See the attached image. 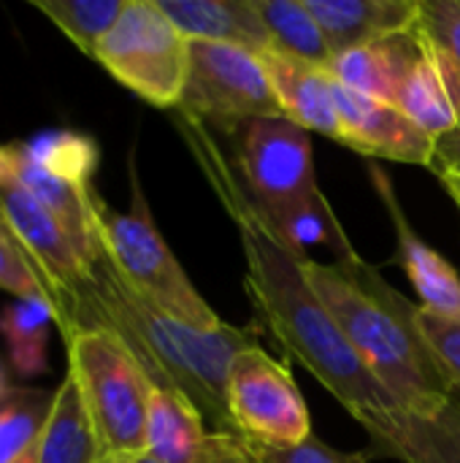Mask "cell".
Returning <instances> with one entry per match:
<instances>
[{"mask_svg":"<svg viewBox=\"0 0 460 463\" xmlns=\"http://www.w3.org/2000/svg\"><path fill=\"white\" fill-rule=\"evenodd\" d=\"M184 138L203 168L214 195L230 214L247 258V293L263 328L298 361L361 426L396 412L393 396L369 374L333 315L304 271V258L290 252L263 222L239 171L220 155L206 125L184 117Z\"/></svg>","mask_w":460,"mask_h":463,"instance_id":"cell-1","label":"cell"},{"mask_svg":"<svg viewBox=\"0 0 460 463\" xmlns=\"http://www.w3.org/2000/svg\"><path fill=\"white\" fill-rule=\"evenodd\" d=\"M418 326L442 364V372L450 385V402L460 407V323L442 320L418 307Z\"/></svg>","mask_w":460,"mask_h":463,"instance_id":"cell-29","label":"cell"},{"mask_svg":"<svg viewBox=\"0 0 460 463\" xmlns=\"http://www.w3.org/2000/svg\"><path fill=\"white\" fill-rule=\"evenodd\" d=\"M0 288L11 293L14 298H52L54 301V290L49 288L43 274L35 269V263L27 258V252L19 247V241L14 239L3 217H0Z\"/></svg>","mask_w":460,"mask_h":463,"instance_id":"cell-27","label":"cell"},{"mask_svg":"<svg viewBox=\"0 0 460 463\" xmlns=\"http://www.w3.org/2000/svg\"><path fill=\"white\" fill-rule=\"evenodd\" d=\"M79 323H103L117 331L141 361L155 388L182 393L211 431L239 434L225 399L228 369L241 350L260 347L258 328H233L228 323L198 328L163 312L114 271L103 250L81 293Z\"/></svg>","mask_w":460,"mask_h":463,"instance_id":"cell-2","label":"cell"},{"mask_svg":"<svg viewBox=\"0 0 460 463\" xmlns=\"http://www.w3.org/2000/svg\"><path fill=\"white\" fill-rule=\"evenodd\" d=\"M252 453H255V463H369L374 458V453L336 450V448L320 442L314 434L298 445H285V448L252 445Z\"/></svg>","mask_w":460,"mask_h":463,"instance_id":"cell-30","label":"cell"},{"mask_svg":"<svg viewBox=\"0 0 460 463\" xmlns=\"http://www.w3.org/2000/svg\"><path fill=\"white\" fill-rule=\"evenodd\" d=\"M5 396V380H3V372H0V399Z\"/></svg>","mask_w":460,"mask_h":463,"instance_id":"cell-36","label":"cell"},{"mask_svg":"<svg viewBox=\"0 0 460 463\" xmlns=\"http://www.w3.org/2000/svg\"><path fill=\"white\" fill-rule=\"evenodd\" d=\"M133 463H157V461H155V458H149L146 453H141V456H138V458H136Z\"/></svg>","mask_w":460,"mask_h":463,"instance_id":"cell-35","label":"cell"},{"mask_svg":"<svg viewBox=\"0 0 460 463\" xmlns=\"http://www.w3.org/2000/svg\"><path fill=\"white\" fill-rule=\"evenodd\" d=\"M127 0H33L84 54L95 57L98 43L117 24Z\"/></svg>","mask_w":460,"mask_h":463,"instance_id":"cell-26","label":"cell"},{"mask_svg":"<svg viewBox=\"0 0 460 463\" xmlns=\"http://www.w3.org/2000/svg\"><path fill=\"white\" fill-rule=\"evenodd\" d=\"M263 217V214H260ZM263 222L271 228V233L296 255L309 258V247H328L336 260H352L358 258L350 236L344 233L342 222L336 220L331 203L325 195H317L306 203H298L293 209L277 212L263 217Z\"/></svg>","mask_w":460,"mask_h":463,"instance_id":"cell-21","label":"cell"},{"mask_svg":"<svg viewBox=\"0 0 460 463\" xmlns=\"http://www.w3.org/2000/svg\"><path fill=\"white\" fill-rule=\"evenodd\" d=\"M225 399L236 431L252 445L285 448L312 437L309 407L287 361H277L263 347H247L233 358Z\"/></svg>","mask_w":460,"mask_h":463,"instance_id":"cell-8","label":"cell"},{"mask_svg":"<svg viewBox=\"0 0 460 463\" xmlns=\"http://www.w3.org/2000/svg\"><path fill=\"white\" fill-rule=\"evenodd\" d=\"M146 456L157 463H255L252 445L241 434L211 431L203 415L168 388L152 391Z\"/></svg>","mask_w":460,"mask_h":463,"instance_id":"cell-11","label":"cell"},{"mask_svg":"<svg viewBox=\"0 0 460 463\" xmlns=\"http://www.w3.org/2000/svg\"><path fill=\"white\" fill-rule=\"evenodd\" d=\"M241 184L255 209L268 217L323 195L309 130L287 117H260L241 128L236 155Z\"/></svg>","mask_w":460,"mask_h":463,"instance_id":"cell-9","label":"cell"},{"mask_svg":"<svg viewBox=\"0 0 460 463\" xmlns=\"http://www.w3.org/2000/svg\"><path fill=\"white\" fill-rule=\"evenodd\" d=\"M68 377L76 383L103 456L146 453V423L155 383L103 323H76L68 334Z\"/></svg>","mask_w":460,"mask_h":463,"instance_id":"cell-4","label":"cell"},{"mask_svg":"<svg viewBox=\"0 0 460 463\" xmlns=\"http://www.w3.org/2000/svg\"><path fill=\"white\" fill-rule=\"evenodd\" d=\"M453 174H458V176H460V168H458V171H453ZM445 176H447V174H445Z\"/></svg>","mask_w":460,"mask_h":463,"instance_id":"cell-38","label":"cell"},{"mask_svg":"<svg viewBox=\"0 0 460 463\" xmlns=\"http://www.w3.org/2000/svg\"><path fill=\"white\" fill-rule=\"evenodd\" d=\"M54 393L38 388L5 391L0 399V463L19 461L43 431Z\"/></svg>","mask_w":460,"mask_h":463,"instance_id":"cell-24","label":"cell"},{"mask_svg":"<svg viewBox=\"0 0 460 463\" xmlns=\"http://www.w3.org/2000/svg\"><path fill=\"white\" fill-rule=\"evenodd\" d=\"M369 176L393 220L396 228V239H399V263L404 269V274L409 277L418 298H420V309L442 317V320H453L460 323V274L458 269L434 247H428L420 233L409 225L393 182L377 168H369Z\"/></svg>","mask_w":460,"mask_h":463,"instance_id":"cell-13","label":"cell"},{"mask_svg":"<svg viewBox=\"0 0 460 463\" xmlns=\"http://www.w3.org/2000/svg\"><path fill=\"white\" fill-rule=\"evenodd\" d=\"M460 168V119L458 125L447 133V136H442L439 141H437V149H434V165H431V171L437 174V176H445V174H453V171H458Z\"/></svg>","mask_w":460,"mask_h":463,"instance_id":"cell-31","label":"cell"},{"mask_svg":"<svg viewBox=\"0 0 460 463\" xmlns=\"http://www.w3.org/2000/svg\"><path fill=\"white\" fill-rule=\"evenodd\" d=\"M333 57L418 24L420 0H306Z\"/></svg>","mask_w":460,"mask_h":463,"instance_id":"cell-17","label":"cell"},{"mask_svg":"<svg viewBox=\"0 0 460 463\" xmlns=\"http://www.w3.org/2000/svg\"><path fill=\"white\" fill-rule=\"evenodd\" d=\"M304 271L361 364L401 412L420 415L450 402L442 364L418 326V307L377 269L358 255L336 263L304 258Z\"/></svg>","mask_w":460,"mask_h":463,"instance_id":"cell-3","label":"cell"},{"mask_svg":"<svg viewBox=\"0 0 460 463\" xmlns=\"http://www.w3.org/2000/svg\"><path fill=\"white\" fill-rule=\"evenodd\" d=\"M92 214L95 236L103 255L138 296L198 328H217L222 323L217 312L206 304V298L195 290L187 271L160 236L136 176L130 212L111 209L95 193Z\"/></svg>","mask_w":460,"mask_h":463,"instance_id":"cell-5","label":"cell"},{"mask_svg":"<svg viewBox=\"0 0 460 463\" xmlns=\"http://www.w3.org/2000/svg\"><path fill=\"white\" fill-rule=\"evenodd\" d=\"M103 456L76 383L65 374L35 442V463H95Z\"/></svg>","mask_w":460,"mask_h":463,"instance_id":"cell-20","label":"cell"},{"mask_svg":"<svg viewBox=\"0 0 460 463\" xmlns=\"http://www.w3.org/2000/svg\"><path fill=\"white\" fill-rule=\"evenodd\" d=\"M439 179H442L445 190L450 193V198L455 201V206L460 209V176L458 174H447V176H439Z\"/></svg>","mask_w":460,"mask_h":463,"instance_id":"cell-32","label":"cell"},{"mask_svg":"<svg viewBox=\"0 0 460 463\" xmlns=\"http://www.w3.org/2000/svg\"><path fill=\"white\" fill-rule=\"evenodd\" d=\"M3 155H5V146H0V168H3Z\"/></svg>","mask_w":460,"mask_h":463,"instance_id":"cell-37","label":"cell"},{"mask_svg":"<svg viewBox=\"0 0 460 463\" xmlns=\"http://www.w3.org/2000/svg\"><path fill=\"white\" fill-rule=\"evenodd\" d=\"M418 27L434 52L460 73V0H420Z\"/></svg>","mask_w":460,"mask_h":463,"instance_id":"cell-28","label":"cell"},{"mask_svg":"<svg viewBox=\"0 0 460 463\" xmlns=\"http://www.w3.org/2000/svg\"><path fill=\"white\" fill-rule=\"evenodd\" d=\"M423 52L426 38L415 24L404 33L336 54L328 68L342 87L396 106L399 90L415 68V62L423 57Z\"/></svg>","mask_w":460,"mask_h":463,"instance_id":"cell-16","label":"cell"},{"mask_svg":"<svg viewBox=\"0 0 460 463\" xmlns=\"http://www.w3.org/2000/svg\"><path fill=\"white\" fill-rule=\"evenodd\" d=\"M0 217L54 290L60 312L57 326L68 334L81 317V293L89 285L92 266L84 260L60 220L8 174H0Z\"/></svg>","mask_w":460,"mask_h":463,"instance_id":"cell-10","label":"cell"},{"mask_svg":"<svg viewBox=\"0 0 460 463\" xmlns=\"http://www.w3.org/2000/svg\"><path fill=\"white\" fill-rule=\"evenodd\" d=\"M14 463H35V448H33L30 453H24V456H22L19 461H14Z\"/></svg>","mask_w":460,"mask_h":463,"instance_id":"cell-34","label":"cell"},{"mask_svg":"<svg viewBox=\"0 0 460 463\" xmlns=\"http://www.w3.org/2000/svg\"><path fill=\"white\" fill-rule=\"evenodd\" d=\"M179 109L184 117L225 133L260 117H282L260 52L209 41H190V71Z\"/></svg>","mask_w":460,"mask_h":463,"instance_id":"cell-7","label":"cell"},{"mask_svg":"<svg viewBox=\"0 0 460 463\" xmlns=\"http://www.w3.org/2000/svg\"><path fill=\"white\" fill-rule=\"evenodd\" d=\"M255 5L271 41L268 52H279L325 68L333 62V52L306 0H255Z\"/></svg>","mask_w":460,"mask_h":463,"instance_id":"cell-23","label":"cell"},{"mask_svg":"<svg viewBox=\"0 0 460 463\" xmlns=\"http://www.w3.org/2000/svg\"><path fill=\"white\" fill-rule=\"evenodd\" d=\"M138 458V456H136ZM136 458H127V456H100L95 463H133Z\"/></svg>","mask_w":460,"mask_h":463,"instance_id":"cell-33","label":"cell"},{"mask_svg":"<svg viewBox=\"0 0 460 463\" xmlns=\"http://www.w3.org/2000/svg\"><path fill=\"white\" fill-rule=\"evenodd\" d=\"M95 60L146 103L179 109L190 71V41L157 0H127L117 24L98 43Z\"/></svg>","mask_w":460,"mask_h":463,"instance_id":"cell-6","label":"cell"},{"mask_svg":"<svg viewBox=\"0 0 460 463\" xmlns=\"http://www.w3.org/2000/svg\"><path fill=\"white\" fill-rule=\"evenodd\" d=\"M157 5L187 41L233 43L260 54L271 49L255 0H157Z\"/></svg>","mask_w":460,"mask_h":463,"instance_id":"cell-18","label":"cell"},{"mask_svg":"<svg viewBox=\"0 0 460 463\" xmlns=\"http://www.w3.org/2000/svg\"><path fill=\"white\" fill-rule=\"evenodd\" d=\"M24 155L43 171L81 187H92L98 168V146L92 138L73 130H49L22 144Z\"/></svg>","mask_w":460,"mask_h":463,"instance_id":"cell-25","label":"cell"},{"mask_svg":"<svg viewBox=\"0 0 460 463\" xmlns=\"http://www.w3.org/2000/svg\"><path fill=\"white\" fill-rule=\"evenodd\" d=\"M274 95L282 106V117L309 133H323L342 144V122L336 106V79L331 68L296 60L279 52H263Z\"/></svg>","mask_w":460,"mask_h":463,"instance_id":"cell-15","label":"cell"},{"mask_svg":"<svg viewBox=\"0 0 460 463\" xmlns=\"http://www.w3.org/2000/svg\"><path fill=\"white\" fill-rule=\"evenodd\" d=\"M426 38V35H423ZM396 106L437 141L460 119V73L426 41L423 57L404 79Z\"/></svg>","mask_w":460,"mask_h":463,"instance_id":"cell-19","label":"cell"},{"mask_svg":"<svg viewBox=\"0 0 460 463\" xmlns=\"http://www.w3.org/2000/svg\"><path fill=\"white\" fill-rule=\"evenodd\" d=\"M60 320L52 298H14L0 312V336L8 347L11 366L22 377L46 372L49 328Z\"/></svg>","mask_w":460,"mask_h":463,"instance_id":"cell-22","label":"cell"},{"mask_svg":"<svg viewBox=\"0 0 460 463\" xmlns=\"http://www.w3.org/2000/svg\"><path fill=\"white\" fill-rule=\"evenodd\" d=\"M336 106L342 144L350 149L396 163H415L426 168L434 165L437 138L412 122L399 106L352 92L342 84H336Z\"/></svg>","mask_w":460,"mask_h":463,"instance_id":"cell-12","label":"cell"},{"mask_svg":"<svg viewBox=\"0 0 460 463\" xmlns=\"http://www.w3.org/2000/svg\"><path fill=\"white\" fill-rule=\"evenodd\" d=\"M374 453L404 463H460V407L445 402L431 412H388L363 426Z\"/></svg>","mask_w":460,"mask_h":463,"instance_id":"cell-14","label":"cell"}]
</instances>
